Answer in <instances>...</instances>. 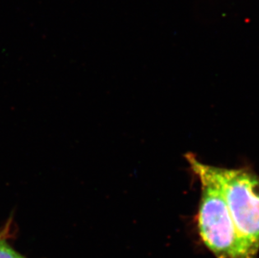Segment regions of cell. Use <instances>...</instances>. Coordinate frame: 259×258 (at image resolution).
Segmentation results:
<instances>
[{
    "mask_svg": "<svg viewBox=\"0 0 259 258\" xmlns=\"http://www.w3.org/2000/svg\"><path fill=\"white\" fill-rule=\"evenodd\" d=\"M208 166L234 222L240 258H256L259 250V176L247 168Z\"/></svg>",
    "mask_w": 259,
    "mask_h": 258,
    "instance_id": "6da1fadb",
    "label": "cell"
},
{
    "mask_svg": "<svg viewBox=\"0 0 259 258\" xmlns=\"http://www.w3.org/2000/svg\"><path fill=\"white\" fill-rule=\"evenodd\" d=\"M186 158L201 181L198 227L203 242L217 258H240L237 230L218 181L209 166L203 164L194 155Z\"/></svg>",
    "mask_w": 259,
    "mask_h": 258,
    "instance_id": "7a4b0ae2",
    "label": "cell"
},
{
    "mask_svg": "<svg viewBox=\"0 0 259 258\" xmlns=\"http://www.w3.org/2000/svg\"><path fill=\"white\" fill-rule=\"evenodd\" d=\"M0 258H26L15 251L0 236Z\"/></svg>",
    "mask_w": 259,
    "mask_h": 258,
    "instance_id": "3957f363",
    "label": "cell"
}]
</instances>
